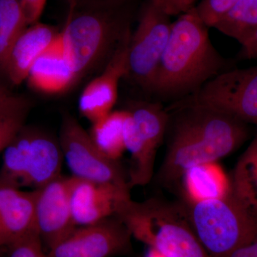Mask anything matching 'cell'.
Returning a JSON list of instances; mask_svg holds the SVG:
<instances>
[{"mask_svg": "<svg viewBox=\"0 0 257 257\" xmlns=\"http://www.w3.org/2000/svg\"><path fill=\"white\" fill-rule=\"evenodd\" d=\"M169 112L167 145L157 183L179 190L184 174L194 167L217 162L236 151L250 136L248 124L227 113L182 99Z\"/></svg>", "mask_w": 257, "mask_h": 257, "instance_id": "1", "label": "cell"}, {"mask_svg": "<svg viewBox=\"0 0 257 257\" xmlns=\"http://www.w3.org/2000/svg\"><path fill=\"white\" fill-rule=\"evenodd\" d=\"M209 27L195 8L172 23L170 36L150 92L162 99H183L211 79L228 70V62L216 50Z\"/></svg>", "mask_w": 257, "mask_h": 257, "instance_id": "2", "label": "cell"}, {"mask_svg": "<svg viewBox=\"0 0 257 257\" xmlns=\"http://www.w3.org/2000/svg\"><path fill=\"white\" fill-rule=\"evenodd\" d=\"M130 5L77 7L69 4L60 40L77 81L106 64L131 31Z\"/></svg>", "mask_w": 257, "mask_h": 257, "instance_id": "3", "label": "cell"}, {"mask_svg": "<svg viewBox=\"0 0 257 257\" xmlns=\"http://www.w3.org/2000/svg\"><path fill=\"white\" fill-rule=\"evenodd\" d=\"M114 216L132 236L165 257H210L177 202L128 197L119 203Z\"/></svg>", "mask_w": 257, "mask_h": 257, "instance_id": "4", "label": "cell"}, {"mask_svg": "<svg viewBox=\"0 0 257 257\" xmlns=\"http://www.w3.org/2000/svg\"><path fill=\"white\" fill-rule=\"evenodd\" d=\"M210 257H224L251 239L257 220L233 197L177 202Z\"/></svg>", "mask_w": 257, "mask_h": 257, "instance_id": "5", "label": "cell"}, {"mask_svg": "<svg viewBox=\"0 0 257 257\" xmlns=\"http://www.w3.org/2000/svg\"><path fill=\"white\" fill-rule=\"evenodd\" d=\"M63 160L59 140L25 125L3 152L0 183L35 190L62 175Z\"/></svg>", "mask_w": 257, "mask_h": 257, "instance_id": "6", "label": "cell"}, {"mask_svg": "<svg viewBox=\"0 0 257 257\" xmlns=\"http://www.w3.org/2000/svg\"><path fill=\"white\" fill-rule=\"evenodd\" d=\"M125 119L126 151L131 155L128 187L147 185L154 178L157 152L165 139L169 112L158 101L130 103Z\"/></svg>", "mask_w": 257, "mask_h": 257, "instance_id": "7", "label": "cell"}, {"mask_svg": "<svg viewBox=\"0 0 257 257\" xmlns=\"http://www.w3.org/2000/svg\"><path fill=\"white\" fill-rule=\"evenodd\" d=\"M59 143L64 160L73 177L131 189L119 161L111 160L103 155L75 118L69 115L64 116Z\"/></svg>", "mask_w": 257, "mask_h": 257, "instance_id": "8", "label": "cell"}, {"mask_svg": "<svg viewBox=\"0 0 257 257\" xmlns=\"http://www.w3.org/2000/svg\"><path fill=\"white\" fill-rule=\"evenodd\" d=\"M172 23L152 0L144 6L128 44L127 75L150 92L152 81L170 36Z\"/></svg>", "mask_w": 257, "mask_h": 257, "instance_id": "9", "label": "cell"}, {"mask_svg": "<svg viewBox=\"0 0 257 257\" xmlns=\"http://www.w3.org/2000/svg\"><path fill=\"white\" fill-rule=\"evenodd\" d=\"M183 99L219 109L257 128V65L228 69Z\"/></svg>", "mask_w": 257, "mask_h": 257, "instance_id": "10", "label": "cell"}, {"mask_svg": "<svg viewBox=\"0 0 257 257\" xmlns=\"http://www.w3.org/2000/svg\"><path fill=\"white\" fill-rule=\"evenodd\" d=\"M132 236L116 216L95 224L77 226L47 251L48 257H112L132 247Z\"/></svg>", "mask_w": 257, "mask_h": 257, "instance_id": "11", "label": "cell"}, {"mask_svg": "<svg viewBox=\"0 0 257 257\" xmlns=\"http://www.w3.org/2000/svg\"><path fill=\"white\" fill-rule=\"evenodd\" d=\"M71 177L61 175L35 189V229L47 252L77 226L71 205Z\"/></svg>", "mask_w": 257, "mask_h": 257, "instance_id": "12", "label": "cell"}, {"mask_svg": "<svg viewBox=\"0 0 257 257\" xmlns=\"http://www.w3.org/2000/svg\"><path fill=\"white\" fill-rule=\"evenodd\" d=\"M132 30L121 40L101 74L84 88L79 99L81 114L96 122L112 111L118 97L120 80L127 75L128 44Z\"/></svg>", "mask_w": 257, "mask_h": 257, "instance_id": "13", "label": "cell"}, {"mask_svg": "<svg viewBox=\"0 0 257 257\" xmlns=\"http://www.w3.org/2000/svg\"><path fill=\"white\" fill-rule=\"evenodd\" d=\"M71 205L76 226L95 224L115 215L130 190L71 176Z\"/></svg>", "mask_w": 257, "mask_h": 257, "instance_id": "14", "label": "cell"}, {"mask_svg": "<svg viewBox=\"0 0 257 257\" xmlns=\"http://www.w3.org/2000/svg\"><path fill=\"white\" fill-rule=\"evenodd\" d=\"M35 229V190L0 183V249Z\"/></svg>", "mask_w": 257, "mask_h": 257, "instance_id": "15", "label": "cell"}, {"mask_svg": "<svg viewBox=\"0 0 257 257\" xmlns=\"http://www.w3.org/2000/svg\"><path fill=\"white\" fill-rule=\"evenodd\" d=\"M60 32L50 25L37 23L24 30L10 52L5 76L13 85L26 80L29 72L40 57L60 36Z\"/></svg>", "mask_w": 257, "mask_h": 257, "instance_id": "16", "label": "cell"}, {"mask_svg": "<svg viewBox=\"0 0 257 257\" xmlns=\"http://www.w3.org/2000/svg\"><path fill=\"white\" fill-rule=\"evenodd\" d=\"M26 81L34 90L48 94L65 92L77 82L61 42L60 33L55 43L32 65Z\"/></svg>", "mask_w": 257, "mask_h": 257, "instance_id": "17", "label": "cell"}, {"mask_svg": "<svg viewBox=\"0 0 257 257\" xmlns=\"http://www.w3.org/2000/svg\"><path fill=\"white\" fill-rule=\"evenodd\" d=\"M179 190L182 200L200 202L225 197L231 192V184L217 162H209L189 169L182 177Z\"/></svg>", "mask_w": 257, "mask_h": 257, "instance_id": "18", "label": "cell"}, {"mask_svg": "<svg viewBox=\"0 0 257 257\" xmlns=\"http://www.w3.org/2000/svg\"><path fill=\"white\" fill-rule=\"evenodd\" d=\"M229 179L233 197L257 220V133Z\"/></svg>", "mask_w": 257, "mask_h": 257, "instance_id": "19", "label": "cell"}, {"mask_svg": "<svg viewBox=\"0 0 257 257\" xmlns=\"http://www.w3.org/2000/svg\"><path fill=\"white\" fill-rule=\"evenodd\" d=\"M126 111H112L93 123L88 132L99 151L111 160L119 161L126 151L124 128Z\"/></svg>", "mask_w": 257, "mask_h": 257, "instance_id": "20", "label": "cell"}, {"mask_svg": "<svg viewBox=\"0 0 257 257\" xmlns=\"http://www.w3.org/2000/svg\"><path fill=\"white\" fill-rule=\"evenodd\" d=\"M28 26L20 0H0V73L5 75L10 52Z\"/></svg>", "mask_w": 257, "mask_h": 257, "instance_id": "21", "label": "cell"}, {"mask_svg": "<svg viewBox=\"0 0 257 257\" xmlns=\"http://www.w3.org/2000/svg\"><path fill=\"white\" fill-rule=\"evenodd\" d=\"M213 28L241 45L257 30V0H239Z\"/></svg>", "mask_w": 257, "mask_h": 257, "instance_id": "22", "label": "cell"}, {"mask_svg": "<svg viewBox=\"0 0 257 257\" xmlns=\"http://www.w3.org/2000/svg\"><path fill=\"white\" fill-rule=\"evenodd\" d=\"M30 108L28 98L15 94L0 104V153L24 127Z\"/></svg>", "mask_w": 257, "mask_h": 257, "instance_id": "23", "label": "cell"}, {"mask_svg": "<svg viewBox=\"0 0 257 257\" xmlns=\"http://www.w3.org/2000/svg\"><path fill=\"white\" fill-rule=\"evenodd\" d=\"M239 0H200L196 5L199 17L209 28H214Z\"/></svg>", "mask_w": 257, "mask_h": 257, "instance_id": "24", "label": "cell"}, {"mask_svg": "<svg viewBox=\"0 0 257 257\" xmlns=\"http://www.w3.org/2000/svg\"><path fill=\"white\" fill-rule=\"evenodd\" d=\"M7 248L8 257H48L37 231L24 236Z\"/></svg>", "mask_w": 257, "mask_h": 257, "instance_id": "25", "label": "cell"}, {"mask_svg": "<svg viewBox=\"0 0 257 257\" xmlns=\"http://www.w3.org/2000/svg\"><path fill=\"white\" fill-rule=\"evenodd\" d=\"M170 17L187 13L196 7L197 0H152Z\"/></svg>", "mask_w": 257, "mask_h": 257, "instance_id": "26", "label": "cell"}, {"mask_svg": "<svg viewBox=\"0 0 257 257\" xmlns=\"http://www.w3.org/2000/svg\"><path fill=\"white\" fill-rule=\"evenodd\" d=\"M29 25L38 23L45 10L47 0H20Z\"/></svg>", "mask_w": 257, "mask_h": 257, "instance_id": "27", "label": "cell"}, {"mask_svg": "<svg viewBox=\"0 0 257 257\" xmlns=\"http://www.w3.org/2000/svg\"><path fill=\"white\" fill-rule=\"evenodd\" d=\"M224 257H257V229L247 242Z\"/></svg>", "mask_w": 257, "mask_h": 257, "instance_id": "28", "label": "cell"}, {"mask_svg": "<svg viewBox=\"0 0 257 257\" xmlns=\"http://www.w3.org/2000/svg\"><path fill=\"white\" fill-rule=\"evenodd\" d=\"M241 45L239 59L257 60V30Z\"/></svg>", "mask_w": 257, "mask_h": 257, "instance_id": "29", "label": "cell"}, {"mask_svg": "<svg viewBox=\"0 0 257 257\" xmlns=\"http://www.w3.org/2000/svg\"><path fill=\"white\" fill-rule=\"evenodd\" d=\"M69 4L77 7L111 6L130 5L135 0H68Z\"/></svg>", "mask_w": 257, "mask_h": 257, "instance_id": "30", "label": "cell"}, {"mask_svg": "<svg viewBox=\"0 0 257 257\" xmlns=\"http://www.w3.org/2000/svg\"><path fill=\"white\" fill-rule=\"evenodd\" d=\"M13 93L10 92L6 87L0 84V104L4 102L7 99H9L13 95Z\"/></svg>", "mask_w": 257, "mask_h": 257, "instance_id": "31", "label": "cell"}, {"mask_svg": "<svg viewBox=\"0 0 257 257\" xmlns=\"http://www.w3.org/2000/svg\"></svg>", "mask_w": 257, "mask_h": 257, "instance_id": "32", "label": "cell"}]
</instances>
